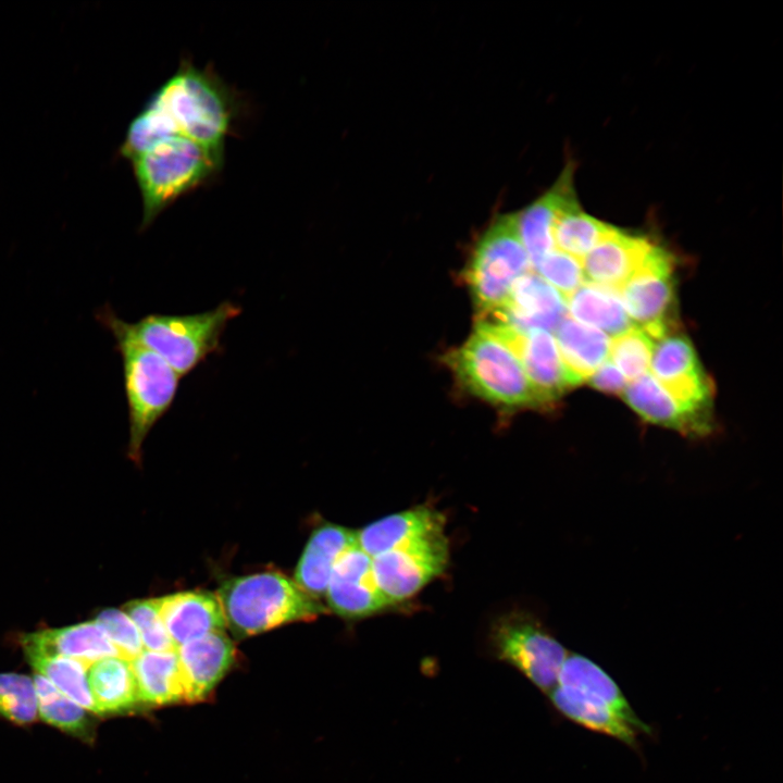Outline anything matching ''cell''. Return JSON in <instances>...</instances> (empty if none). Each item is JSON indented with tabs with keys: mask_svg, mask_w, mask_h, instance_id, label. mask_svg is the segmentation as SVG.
<instances>
[{
	"mask_svg": "<svg viewBox=\"0 0 783 783\" xmlns=\"http://www.w3.org/2000/svg\"><path fill=\"white\" fill-rule=\"evenodd\" d=\"M235 104L234 95L216 74L183 61L130 122L120 152L130 159L174 136L224 152Z\"/></svg>",
	"mask_w": 783,
	"mask_h": 783,
	"instance_id": "obj_1",
	"label": "cell"
},
{
	"mask_svg": "<svg viewBox=\"0 0 783 783\" xmlns=\"http://www.w3.org/2000/svg\"><path fill=\"white\" fill-rule=\"evenodd\" d=\"M95 316L112 334L114 349L121 356L129 421L128 456L138 461L145 438L172 407L181 376L130 334L127 322L111 306L100 307Z\"/></svg>",
	"mask_w": 783,
	"mask_h": 783,
	"instance_id": "obj_2",
	"label": "cell"
},
{
	"mask_svg": "<svg viewBox=\"0 0 783 783\" xmlns=\"http://www.w3.org/2000/svg\"><path fill=\"white\" fill-rule=\"evenodd\" d=\"M142 199L145 229L179 197L208 183L224 164V152L183 136L156 142L129 159Z\"/></svg>",
	"mask_w": 783,
	"mask_h": 783,
	"instance_id": "obj_3",
	"label": "cell"
},
{
	"mask_svg": "<svg viewBox=\"0 0 783 783\" xmlns=\"http://www.w3.org/2000/svg\"><path fill=\"white\" fill-rule=\"evenodd\" d=\"M217 598L226 626L239 637L285 623L313 620L327 612L320 600L306 594L295 581L272 571L227 580Z\"/></svg>",
	"mask_w": 783,
	"mask_h": 783,
	"instance_id": "obj_4",
	"label": "cell"
},
{
	"mask_svg": "<svg viewBox=\"0 0 783 783\" xmlns=\"http://www.w3.org/2000/svg\"><path fill=\"white\" fill-rule=\"evenodd\" d=\"M445 362L465 389L485 401L508 409L547 408L515 353L478 324Z\"/></svg>",
	"mask_w": 783,
	"mask_h": 783,
	"instance_id": "obj_5",
	"label": "cell"
},
{
	"mask_svg": "<svg viewBox=\"0 0 783 783\" xmlns=\"http://www.w3.org/2000/svg\"><path fill=\"white\" fill-rule=\"evenodd\" d=\"M241 308L225 300L215 308L191 314L145 315L128 323L130 334L160 356L181 377L188 375L211 355L223 350L222 335Z\"/></svg>",
	"mask_w": 783,
	"mask_h": 783,
	"instance_id": "obj_6",
	"label": "cell"
},
{
	"mask_svg": "<svg viewBox=\"0 0 783 783\" xmlns=\"http://www.w3.org/2000/svg\"><path fill=\"white\" fill-rule=\"evenodd\" d=\"M533 271L517 213L497 214L478 237L464 279L480 314L502 307L519 278Z\"/></svg>",
	"mask_w": 783,
	"mask_h": 783,
	"instance_id": "obj_7",
	"label": "cell"
},
{
	"mask_svg": "<svg viewBox=\"0 0 783 783\" xmlns=\"http://www.w3.org/2000/svg\"><path fill=\"white\" fill-rule=\"evenodd\" d=\"M489 638L496 657L540 691L556 686L568 652L537 619L522 611L505 614L493 624Z\"/></svg>",
	"mask_w": 783,
	"mask_h": 783,
	"instance_id": "obj_8",
	"label": "cell"
},
{
	"mask_svg": "<svg viewBox=\"0 0 783 783\" xmlns=\"http://www.w3.org/2000/svg\"><path fill=\"white\" fill-rule=\"evenodd\" d=\"M673 270L671 253L655 245L642 265L618 290L631 321L654 341L675 331Z\"/></svg>",
	"mask_w": 783,
	"mask_h": 783,
	"instance_id": "obj_9",
	"label": "cell"
},
{
	"mask_svg": "<svg viewBox=\"0 0 783 783\" xmlns=\"http://www.w3.org/2000/svg\"><path fill=\"white\" fill-rule=\"evenodd\" d=\"M448 560V540L445 533H439L373 557L372 572L383 596L396 607L440 575Z\"/></svg>",
	"mask_w": 783,
	"mask_h": 783,
	"instance_id": "obj_10",
	"label": "cell"
},
{
	"mask_svg": "<svg viewBox=\"0 0 783 783\" xmlns=\"http://www.w3.org/2000/svg\"><path fill=\"white\" fill-rule=\"evenodd\" d=\"M651 375L683 407L712 415L713 385L692 341L672 331L655 341Z\"/></svg>",
	"mask_w": 783,
	"mask_h": 783,
	"instance_id": "obj_11",
	"label": "cell"
},
{
	"mask_svg": "<svg viewBox=\"0 0 783 783\" xmlns=\"http://www.w3.org/2000/svg\"><path fill=\"white\" fill-rule=\"evenodd\" d=\"M506 343L518 357L529 381L547 407L580 383L563 363L552 333L534 330L519 333L509 327L478 321Z\"/></svg>",
	"mask_w": 783,
	"mask_h": 783,
	"instance_id": "obj_12",
	"label": "cell"
},
{
	"mask_svg": "<svg viewBox=\"0 0 783 783\" xmlns=\"http://www.w3.org/2000/svg\"><path fill=\"white\" fill-rule=\"evenodd\" d=\"M325 599L331 611L347 620L369 618L393 608L375 583L372 558L358 543L334 563Z\"/></svg>",
	"mask_w": 783,
	"mask_h": 783,
	"instance_id": "obj_13",
	"label": "cell"
},
{
	"mask_svg": "<svg viewBox=\"0 0 783 783\" xmlns=\"http://www.w3.org/2000/svg\"><path fill=\"white\" fill-rule=\"evenodd\" d=\"M568 315L567 299L534 271L514 284L506 303L482 314L478 321L498 324L519 333L555 332Z\"/></svg>",
	"mask_w": 783,
	"mask_h": 783,
	"instance_id": "obj_14",
	"label": "cell"
},
{
	"mask_svg": "<svg viewBox=\"0 0 783 783\" xmlns=\"http://www.w3.org/2000/svg\"><path fill=\"white\" fill-rule=\"evenodd\" d=\"M574 164L569 161L554 185L517 213L518 229L532 268L556 249L552 231L562 211L577 202L574 188Z\"/></svg>",
	"mask_w": 783,
	"mask_h": 783,
	"instance_id": "obj_15",
	"label": "cell"
},
{
	"mask_svg": "<svg viewBox=\"0 0 783 783\" xmlns=\"http://www.w3.org/2000/svg\"><path fill=\"white\" fill-rule=\"evenodd\" d=\"M622 396L646 422L687 437H705L714 428L713 415L697 413L680 405L649 372L627 383Z\"/></svg>",
	"mask_w": 783,
	"mask_h": 783,
	"instance_id": "obj_16",
	"label": "cell"
},
{
	"mask_svg": "<svg viewBox=\"0 0 783 783\" xmlns=\"http://www.w3.org/2000/svg\"><path fill=\"white\" fill-rule=\"evenodd\" d=\"M176 654L187 701L208 696L235 660L234 644L224 631L181 645Z\"/></svg>",
	"mask_w": 783,
	"mask_h": 783,
	"instance_id": "obj_17",
	"label": "cell"
},
{
	"mask_svg": "<svg viewBox=\"0 0 783 783\" xmlns=\"http://www.w3.org/2000/svg\"><path fill=\"white\" fill-rule=\"evenodd\" d=\"M162 622L175 648L226 626L222 606L209 592H179L158 598Z\"/></svg>",
	"mask_w": 783,
	"mask_h": 783,
	"instance_id": "obj_18",
	"label": "cell"
},
{
	"mask_svg": "<svg viewBox=\"0 0 783 783\" xmlns=\"http://www.w3.org/2000/svg\"><path fill=\"white\" fill-rule=\"evenodd\" d=\"M656 244L618 227L582 260L585 282L614 290L634 274Z\"/></svg>",
	"mask_w": 783,
	"mask_h": 783,
	"instance_id": "obj_19",
	"label": "cell"
},
{
	"mask_svg": "<svg viewBox=\"0 0 783 783\" xmlns=\"http://www.w3.org/2000/svg\"><path fill=\"white\" fill-rule=\"evenodd\" d=\"M357 544V532L345 526L324 523L310 535L295 570V583L309 596H325L334 563L349 547Z\"/></svg>",
	"mask_w": 783,
	"mask_h": 783,
	"instance_id": "obj_20",
	"label": "cell"
},
{
	"mask_svg": "<svg viewBox=\"0 0 783 783\" xmlns=\"http://www.w3.org/2000/svg\"><path fill=\"white\" fill-rule=\"evenodd\" d=\"M445 533L442 512L418 506L376 520L357 532L358 546L371 558L425 536Z\"/></svg>",
	"mask_w": 783,
	"mask_h": 783,
	"instance_id": "obj_21",
	"label": "cell"
},
{
	"mask_svg": "<svg viewBox=\"0 0 783 783\" xmlns=\"http://www.w3.org/2000/svg\"><path fill=\"white\" fill-rule=\"evenodd\" d=\"M21 643L25 652L64 656L88 667L107 657H120L96 620L26 634Z\"/></svg>",
	"mask_w": 783,
	"mask_h": 783,
	"instance_id": "obj_22",
	"label": "cell"
},
{
	"mask_svg": "<svg viewBox=\"0 0 783 783\" xmlns=\"http://www.w3.org/2000/svg\"><path fill=\"white\" fill-rule=\"evenodd\" d=\"M556 685L577 691L612 709L641 733L649 732V728L636 716L616 682L588 658L568 654L560 668Z\"/></svg>",
	"mask_w": 783,
	"mask_h": 783,
	"instance_id": "obj_23",
	"label": "cell"
},
{
	"mask_svg": "<svg viewBox=\"0 0 783 783\" xmlns=\"http://www.w3.org/2000/svg\"><path fill=\"white\" fill-rule=\"evenodd\" d=\"M87 680L98 716L122 713L140 704L132 663L127 659L107 657L91 663Z\"/></svg>",
	"mask_w": 783,
	"mask_h": 783,
	"instance_id": "obj_24",
	"label": "cell"
},
{
	"mask_svg": "<svg viewBox=\"0 0 783 783\" xmlns=\"http://www.w3.org/2000/svg\"><path fill=\"white\" fill-rule=\"evenodd\" d=\"M554 336L563 363L580 384L608 360L610 337L569 315L560 322Z\"/></svg>",
	"mask_w": 783,
	"mask_h": 783,
	"instance_id": "obj_25",
	"label": "cell"
},
{
	"mask_svg": "<svg viewBox=\"0 0 783 783\" xmlns=\"http://www.w3.org/2000/svg\"><path fill=\"white\" fill-rule=\"evenodd\" d=\"M567 308L573 320L612 337L634 326L619 293L598 284L584 282L567 298Z\"/></svg>",
	"mask_w": 783,
	"mask_h": 783,
	"instance_id": "obj_26",
	"label": "cell"
},
{
	"mask_svg": "<svg viewBox=\"0 0 783 783\" xmlns=\"http://www.w3.org/2000/svg\"><path fill=\"white\" fill-rule=\"evenodd\" d=\"M140 703L166 705L184 699L176 649L142 650L132 661Z\"/></svg>",
	"mask_w": 783,
	"mask_h": 783,
	"instance_id": "obj_27",
	"label": "cell"
},
{
	"mask_svg": "<svg viewBox=\"0 0 783 783\" xmlns=\"http://www.w3.org/2000/svg\"><path fill=\"white\" fill-rule=\"evenodd\" d=\"M548 696L552 706L567 719L594 732L633 746L641 733L609 707L592 700L572 688L556 685Z\"/></svg>",
	"mask_w": 783,
	"mask_h": 783,
	"instance_id": "obj_28",
	"label": "cell"
},
{
	"mask_svg": "<svg viewBox=\"0 0 783 783\" xmlns=\"http://www.w3.org/2000/svg\"><path fill=\"white\" fill-rule=\"evenodd\" d=\"M614 229L616 226L586 213L577 201L562 211L555 223V248L582 261Z\"/></svg>",
	"mask_w": 783,
	"mask_h": 783,
	"instance_id": "obj_29",
	"label": "cell"
},
{
	"mask_svg": "<svg viewBox=\"0 0 783 783\" xmlns=\"http://www.w3.org/2000/svg\"><path fill=\"white\" fill-rule=\"evenodd\" d=\"M33 682L38 714L45 722L80 739H92L94 722L87 709L62 694L44 676L35 674Z\"/></svg>",
	"mask_w": 783,
	"mask_h": 783,
	"instance_id": "obj_30",
	"label": "cell"
},
{
	"mask_svg": "<svg viewBox=\"0 0 783 783\" xmlns=\"http://www.w3.org/2000/svg\"><path fill=\"white\" fill-rule=\"evenodd\" d=\"M37 674L48 680L58 691L83 708L96 714L87 680L88 666L64 656L25 652Z\"/></svg>",
	"mask_w": 783,
	"mask_h": 783,
	"instance_id": "obj_31",
	"label": "cell"
},
{
	"mask_svg": "<svg viewBox=\"0 0 783 783\" xmlns=\"http://www.w3.org/2000/svg\"><path fill=\"white\" fill-rule=\"evenodd\" d=\"M654 345L655 341L634 325L611 339L609 358L631 382L649 372Z\"/></svg>",
	"mask_w": 783,
	"mask_h": 783,
	"instance_id": "obj_32",
	"label": "cell"
},
{
	"mask_svg": "<svg viewBox=\"0 0 783 783\" xmlns=\"http://www.w3.org/2000/svg\"><path fill=\"white\" fill-rule=\"evenodd\" d=\"M0 717L20 725L37 720V696L29 676L0 673Z\"/></svg>",
	"mask_w": 783,
	"mask_h": 783,
	"instance_id": "obj_33",
	"label": "cell"
},
{
	"mask_svg": "<svg viewBox=\"0 0 783 783\" xmlns=\"http://www.w3.org/2000/svg\"><path fill=\"white\" fill-rule=\"evenodd\" d=\"M124 611L138 629L145 650L176 649L160 617L158 598L129 601Z\"/></svg>",
	"mask_w": 783,
	"mask_h": 783,
	"instance_id": "obj_34",
	"label": "cell"
},
{
	"mask_svg": "<svg viewBox=\"0 0 783 783\" xmlns=\"http://www.w3.org/2000/svg\"><path fill=\"white\" fill-rule=\"evenodd\" d=\"M533 271L566 299L585 282L582 261L558 249L547 253Z\"/></svg>",
	"mask_w": 783,
	"mask_h": 783,
	"instance_id": "obj_35",
	"label": "cell"
},
{
	"mask_svg": "<svg viewBox=\"0 0 783 783\" xmlns=\"http://www.w3.org/2000/svg\"><path fill=\"white\" fill-rule=\"evenodd\" d=\"M95 620L115 646L120 657L132 661L144 650L139 631L125 611L105 609Z\"/></svg>",
	"mask_w": 783,
	"mask_h": 783,
	"instance_id": "obj_36",
	"label": "cell"
},
{
	"mask_svg": "<svg viewBox=\"0 0 783 783\" xmlns=\"http://www.w3.org/2000/svg\"><path fill=\"white\" fill-rule=\"evenodd\" d=\"M587 381L594 388L614 395H622L627 385V380L609 359L605 361Z\"/></svg>",
	"mask_w": 783,
	"mask_h": 783,
	"instance_id": "obj_37",
	"label": "cell"
}]
</instances>
